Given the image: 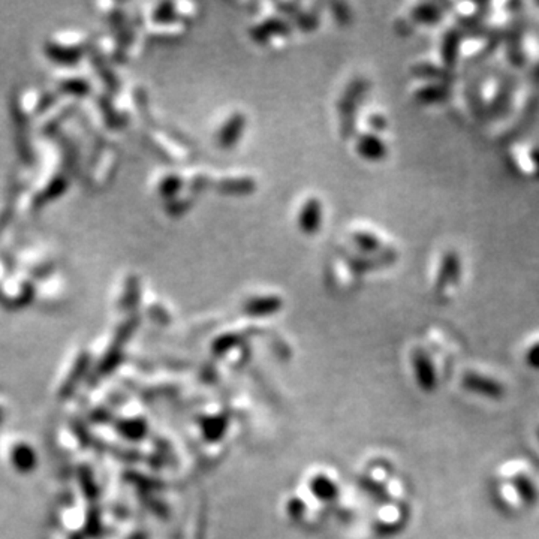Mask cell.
Segmentation results:
<instances>
[{
	"instance_id": "obj_14",
	"label": "cell",
	"mask_w": 539,
	"mask_h": 539,
	"mask_svg": "<svg viewBox=\"0 0 539 539\" xmlns=\"http://www.w3.org/2000/svg\"><path fill=\"white\" fill-rule=\"evenodd\" d=\"M412 18L423 24H436L442 20V9L435 4H420L412 9Z\"/></svg>"
},
{
	"instance_id": "obj_16",
	"label": "cell",
	"mask_w": 539,
	"mask_h": 539,
	"mask_svg": "<svg viewBox=\"0 0 539 539\" xmlns=\"http://www.w3.org/2000/svg\"><path fill=\"white\" fill-rule=\"evenodd\" d=\"M152 18L162 26H171L178 18H181V14H178L177 6L169 2H161L157 4L152 12Z\"/></svg>"
},
{
	"instance_id": "obj_4",
	"label": "cell",
	"mask_w": 539,
	"mask_h": 539,
	"mask_svg": "<svg viewBox=\"0 0 539 539\" xmlns=\"http://www.w3.org/2000/svg\"><path fill=\"white\" fill-rule=\"evenodd\" d=\"M244 126H246V117L243 113H232L229 119H226L222 128L219 129L217 133V143L224 149H231L234 147L238 140L241 138Z\"/></svg>"
},
{
	"instance_id": "obj_5",
	"label": "cell",
	"mask_w": 539,
	"mask_h": 539,
	"mask_svg": "<svg viewBox=\"0 0 539 539\" xmlns=\"http://www.w3.org/2000/svg\"><path fill=\"white\" fill-rule=\"evenodd\" d=\"M355 150L365 159V161L377 162L382 161L387 156V145L385 141L377 137L376 133H361L355 144Z\"/></svg>"
},
{
	"instance_id": "obj_9",
	"label": "cell",
	"mask_w": 539,
	"mask_h": 539,
	"mask_svg": "<svg viewBox=\"0 0 539 539\" xmlns=\"http://www.w3.org/2000/svg\"><path fill=\"white\" fill-rule=\"evenodd\" d=\"M216 189L225 195H246L255 189V181L248 177L224 178L217 183Z\"/></svg>"
},
{
	"instance_id": "obj_29",
	"label": "cell",
	"mask_w": 539,
	"mask_h": 539,
	"mask_svg": "<svg viewBox=\"0 0 539 539\" xmlns=\"http://www.w3.org/2000/svg\"><path fill=\"white\" fill-rule=\"evenodd\" d=\"M535 75L539 78V66H538V68H536V71H535Z\"/></svg>"
},
{
	"instance_id": "obj_20",
	"label": "cell",
	"mask_w": 539,
	"mask_h": 539,
	"mask_svg": "<svg viewBox=\"0 0 539 539\" xmlns=\"http://www.w3.org/2000/svg\"><path fill=\"white\" fill-rule=\"evenodd\" d=\"M140 298V279L131 274L126 280L123 296H121V308L123 309H131L135 304L138 303Z\"/></svg>"
},
{
	"instance_id": "obj_7",
	"label": "cell",
	"mask_w": 539,
	"mask_h": 539,
	"mask_svg": "<svg viewBox=\"0 0 539 539\" xmlns=\"http://www.w3.org/2000/svg\"><path fill=\"white\" fill-rule=\"evenodd\" d=\"M69 188V180L65 174H57L52 178V181L35 197L33 200V207L35 208H41L45 204L56 201L57 198L65 195V192Z\"/></svg>"
},
{
	"instance_id": "obj_15",
	"label": "cell",
	"mask_w": 539,
	"mask_h": 539,
	"mask_svg": "<svg viewBox=\"0 0 539 539\" xmlns=\"http://www.w3.org/2000/svg\"><path fill=\"white\" fill-rule=\"evenodd\" d=\"M183 185H185V181H183L181 176H178L176 173H171V174L164 176L161 178V181H159L157 192L162 198L169 201V200L177 198V195L181 190Z\"/></svg>"
},
{
	"instance_id": "obj_26",
	"label": "cell",
	"mask_w": 539,
	"mask_h": 539,
	"mask_svg": "<svg viewBox=\"0 0 539 539\" xmlns=\"http://www.w3.org/2000/svg\"><path fill=\"white\" fill-rule=\"evenodd\" d=\"M190 200L189 198H174V200H169V205H168V212L173 213V214H181L183 212H186L188 208L190 207Z\"/></svg>"
},
{
	"instance_id": "obj_28",
	"label": "cell",
	"mask_w": 539,
	"mask_h": 539,
	"mask_svg": "<svg viewBox=\"0 0 539 539\" xmlns=\"http://www.w3.org/2000/svg\"><path fill=\"white\" fill-rule=\"evenodd\" d=\"M369 125L376 131H381L385 128V119L382 116H372L369 117Z\"/></svg>"
},
{
	"instance_id": "obj_27",
	"label": "cell",
	"mask_w": 539,
	"mask_h": 539,
	"mask_svg": "<svg viewBox=\"0 0 539 539\" xmlns=\"http://www.w3.org/2000/svg\"><path fill=\"white\" fill-rule=\"evenodd\" d=\"M333 8H334V12H333L334 17H336V18H339L340 21L345 23V21H346V18H348V12H346V11H348V8H346L345 5H341V4H340V5L337 4V5H334Z\"/></svg>"
},
{
	"instance_id": "obj_11",
	"label": "cell",
	"mask_w": 539,
	"mask_h": 539,
	"mask_svg": "<svg viewBox=\"0 0 539 539\" xmlns=\"http://www.w3.org/2000/svg\"><path fill=\"white\" fill-rule=\"evenodd\" d=\"M12 464H14L16 469L23 472V473H28V472H32L36 466V456H35V451L29 447V445H18L14 448V451H12Z\"/></svg>"
},
{
	"instance_id": "obj_22",
	"label": "cell",
	"mask_w": 539,
	"mask_h": 539,
	"mask_svg": "<svg viewBox=\"0 0 539 539\" xmlns=\"http://www.w3.org/2000/svg\"><path fill=\"white\" fill-rule=\"evenodd\" d=\"M459 45H460V38L456 32H452L447 35V38L442 44V57L447 62V65H452L457 62V53H459Z\"/></svg>"
},
{
	"instance_id": "obj_2",
	"label": "cell",
	"mask_w": 539,
	"mask_h": 539,
	"mask_svg": "<svg viewBox=\"0 0 539 539\" xmlns=\"http://www.w3.org/2000/svg\"><path fill=\"white\" fill-rule=\"evenodd\" d=\"M44 53L56 65L75 66L81 62L85 50L81 45H62L59 42L50 41L45 42Z\"/></svg>"
},
{
	"instance_id": "obj_13",
	"label": "cell",
	"mask_w": 539,
	"mask_h": 539,
	"mask_svg": "<svg viewBox=\"0 0 539 539\" xmlns=\"http://www.w3.org/2000/svg\"><path fill=\"white\" fill-rule=\"evenodd\" d=\"M111 26L116 35V40L121 50H126V47L131 44V26L121 11H114L111 14Z\"/></svg>"
},
{
	"instance_id": "obj_1",
	"label": "cell",
	"mask_w": 539,
	"mask_h": 539,
	"mask_svg": "<svg viewBox=\"0 0 539 539\" xmlns=\"http://www.w3.org/2000/svg\"><path fill=\"white\" fill-rule=\"evenodd\" d=\"M367 89V83L363 78H355L349 87H346L343 97L339 102V111H340V129L345 137H349L353 131V113L355 105H357L358 97L363 96V93Z\"/></svg>"
},
{
	"instance_id": "obj_18",
	"label": "cell",
	"mask_w": 539,
	"mask_h": 539,
	"mask_svg": "<svg viewBox=\"0 0 539 539\" xmlns=\"http://www.w3.org/2000/svg\"><path fill=\"white\" fill-rule=\"evenodd\" d=\"M352 241L357 244V248L364 253H377L382 249V244L379 238L367 231H357L352 234Z\"/></svg>"
},
{
	"instance_id": "obj_19",
	"label": "cell",
	"mask_w": 539,
	"mask_h": 539,
	"mask_svg": "<svg viewBox=\"0 0 539 539\" xmlns=\"http://www.w3.org/2000/svg\"><path fill=\"white\" fill-rule=\"evenodd\" d=\"M99 107H101V113L104 116V120H105L107 126H109V128H120L121 125L125 123V120H123L125 117L116 111L111 99H109V97H107V95L99 97Z\"/></svg>"
},
{
	"instance_id": "obj_10",
	"label": "cell",
	"mask_w": 539,
	"mask_h": 539,
	"mask_svg": "<svg viewBox=\"0 0 539 539\" xmlns=\"http://www.w3.org/2000/svg\"><path fill=\"white\" fill-rule=\"evenodd\" d=\"M281 305V300L274 296L267 297H256L250 298L246 304H244V310L249 315H268L276 312Z\"/></svg>"
},
{
	"instance_id": "obj_17",
	"label": "cell",
	"mask_w": 539,
	"mask_h": 539,
	"mask_svg": "<svg viewBox=\"0 0 539 539\" xmlns=\"http://www.w3.org/2000/svg\"><path fill=\"white\" fill-rule=\"evenodd\" d=\"M447 96H448V89L444 84H437V83L425 85V87L416 92V99L423 104H436L440 101H445Z\"/></svg>"
},
{
	"instance_id": "obj_21",
	"label": "cell",
	"mask_w": 539,
	"mask_h": 539,
	"mask_svg": "<svg viewBox=\"0 0 539 539\" xmlns=\"http://www.w3.org/2000/svg\"><path fill=\"white\" fill-rule=\"evenodd\" d=\"M464 384H466V387H469L471 389L480 391V393H485V394H492V397L499 396L502 393L500 387H497L496 382L488 381V379H484L480 376L469 375L466 376V379H464Z\"/></svg>"
},
{
	"instance_id": "obj_12",
	"label": "cell",
	"mask_w": 539,
	"mask_h": 539,
	"mask_svg": "<svg viewBox=\"0 0 539 539\" xmlns=\"http://www.w3.org/2000/svg\"><path fill=\"white\" fill-rule=\"evenodd\" d=\"M57 92L60 95H68L73 97H85L92 92V85L84 78H66L59 83Z\"/></svg>"
},
{
	"instance_id": "obj_23",
	"label": "cell",
	"mask_w": 539,
	"mask_h": 539,
	"mask_svg": "<svg viewBox=\"0 0 539 539\" xmlns=\"http://www.w3.org/2000/svg\"><path fill=\"white\" fill-rule=\"evenodd\" d=\"M57 97H59L57 93H52V92L44 93V95L40 97V99H38V102H36L35 113H36V114H44V113H47L48 109H50V108L57 102Z\"/></svg>"
},
{
	"instance_id": "obj_8",
	"label": "cell",
	"mask_w": 539,
	"mask_h": 539,
	"mask_svg": "<svg viewBox=\"0 0 539 539\" xmlns=\"http://www.w3.org/2000/svg\"><path fill=\"white\" fill-rule=\"evenodd\" d=\"M90 60H92L93 68L97 71V73H99V77L105 83L108 90L111 93L117 92L119 90V80L116 77V73L113 72V69L109 68L105 57L99 53V50H96V48H90Z\"/></svg>"
},
{
	"instance_id": "obj_3",
	"label": "cell",
	"mask_w": 539,
	"mask_h": 539,
	"mask_svg": "<svg viewBox=\"0 0 539 539\" xmlns=\"http://www.w3.org/2000/svg\"><path fill=\"white\" fill-rule=\"evenodd\" d=\"M322 224V205L317 198H309L298 213V226L304 234L312 236L320 231Z\"/></svg>"
},
{
	"instance_id": "obj_6",
	"label": "cell",
	"mask_w": 539,
	"mask_h": 539,
	"mask_svg": "<svg viewBox=\"0 0 539 539\" xmlns=\"http://www.w3.org/2000/svg\"><path fill=\"white\" fill-rule=\"evenodd\" d=\"M291 32V24L280 17H270L250 29V38L258 42H267L274 36H285Z\"/></svg>"
},
{
	"instance_id": "obj_25",
	"label": "cell",
	"mask_w": 539,
	"mask_h": 539,
	"mask_svg": "<svg viewBox=\"0 0 539 539\" xmlns=\"http://www.w3.org/2000/svg\"><path fill=\"white\" fill-rule=\"evenodd\" d=\"M71 108H73V107H68V108L65 109V111H62L59 116H56V117L50 121V123H47V126L44 128L45 133H54V132H57V131H59V126L62 125L66 119H69V117L72 116L73 111H72Z\"/></svg>"
},
{
	"instance_id": "obj_24",
	"label": "cell",
	"mask_w": 539,
	"mask_h": 539,
	"mask_svg": "<svg viewBox=\"0 0 539 539\" xmlns=\"http://www.w3.org/2000/svg\"><path fill=\"white\" fill-rule=\"evenodd\" d=\"M293 20H296L297 26L303 30H312L317 24V17L316 14H312V12H298V14L293 17Z\"/></svg>"
}]
</instances>
